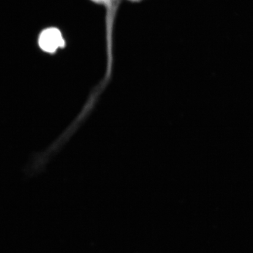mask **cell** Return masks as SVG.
Instances as JSON below:
<instances>
[{
	"instance_id": "6da1fadb",
	"label": "cell",
	"mask_w": 253,
	"mask_h": 253,
	"mask_svg": "<svg viewBox=\"0 0 253 253\" xmlns=\"http://www.w3.org/2000/svg\"><path fill=\"white\" fill-rule=\"evenodd\" d=\"M39 45L43 51L52 53L61 47H64L65 41L61 32L56 28L43 30L39 38Z\"/></svg>"
},
{
	"instance_id": "7a4b0ae2",
	"label": "cell",
	"mask_w": 253,
	"mask_h": 253,
	"mask_svg": "<svg viewBox=\"0 0 253 253\" xmlns=\"http://www.w3.org/2000/svg\"><path fill=\"white\" fill-rule=\"evenodd\" d=\"M91 1L98 3V4H108L112 2L113 0H91ZM132 1H135V0H132Z\"/></svg>"
}]
</instances>
